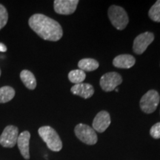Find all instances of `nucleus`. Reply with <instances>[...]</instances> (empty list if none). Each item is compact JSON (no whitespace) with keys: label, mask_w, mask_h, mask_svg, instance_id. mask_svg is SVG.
Instances as JSON below:
<instances>
[{"label":"nucleus","mask_w":160,"mask_h":160,"mask_svg":"<svg viewBox=\"0 0 160 160\" xmlns=\"http://www.w3.org/2000/svg\"><path fill=\"white\" fill-rule=\"evenodd\" d=\"M30 28L42 39L57 42L62 37L63 31L58 22L47 16L36 13L28 20Z\"/></svg>","instance_id":"obj_1"},{"label":"nucleus","mask_w":160,"mask_h":160,"mask_svg":"<svg viewBox=\"0 0 160 160\" xmlns=\"http://www.w3.org/2000/svg\"><path fill=\"white\" fill-rule=\"evenodd\" d=\"M38 133L51 151L59 152L62 148V142L57 132L53 128L42 126L38 130Z\"/></svg>","instance_id":"obj_2"},{"label":"nucleus","mask_w":160,"mask_h":160,"mask_svg":"<svg viewBox=\"0 0 160 160\" xmlns=\"http://www.w3.org/2000/svg\"><path fill=\"white\" fill-rule=\"evenodd\" d=\"M108 13L112 25L119 31L125 29L128 24V17L123 8L112 5L109 8Z\"/></svg>","instance_id":"obj_3"},{"label":"nucleus","mask_w":160,"mask_h":160,"mask_svg":"<svg viewBox=\"0 0 160 160\" xmlns=\"http://www.w3.org/2000/svg\"><path fill=\"white\" fill-rule=\"evenodd\" d=\"M160 101L159 93L155 90H150L142 96L140 100V108L145 113H152L157 108Z\"/></svg>","instance_id":"obj_4"},{"label":"nucleus","mask_w":160,"mask_h":160,"mask_svg":"<svg viewBox=\"0 0 160 160\" xmlns=\"http://www.w3.org/2000/svg\"><path fill=\"white\" fill-rule=\"evenodd\" d=\"M75 134L80 141L83 143L88 145H95L97 142V133L93 128L85 125V124L80 123L75 127Z\"/></svg>","instance_id":"obj_5"},{"label":"nucleus","mask_w":160,"mask_h":160,"mask_svg":"<svg viewBox=\"0 0 160 160\" xmlns=\"http://www.w3.org/2000/svg\"><path fill=\"white\" fill-rule=\"evenodd\" d=\"M19 129L14 125H8L0 136V145L4 148H13L17 145Z\"/></svg>","instance_id":"obj_6"},{"label":"nucleus","mask_w":160,"mask_h":160,"mask_svg":"<svg viewBox=\"0 0 160 160\" xmlns=\"http://www.w3.org/2000/svg\"><path fill=\"white\" fill-rule=\"evenodd\" d=\"M122 82V78L121 75L117 72H110L104 74L100 79L101 88L105 92L114 91L118 85Z\"/></svg>","instance_id":"obj_7"},{"label":"nucleus","mask_w":160,"mask_h":160,"mask_svg":"<svg viewBox=\"0 0 160 160\" xmlns=\"http://www.w3.org/2000/svg\"><path fill=\"white\" fill-rule=\"evenodd\" d=\"M154 40V35L151 32H145L138 35L133 41V51L138 55L142 54Z\"/></svg>","instance_id":"obj_8"},{"label":"nucleus","mask_w":160,"mask_h":160,"mask_svg":"<svg viewBox=\"0 0 160 160\" xmlns=\"http://www.w3.org/2000/svg\"><path fill=\"white\" fill-rule=\"evenodd\" d=\"M78 4V0H55L53 7L58 14L70 15L74 13Z\"/></svg>","instance_id":"obj_9"},{"label":"nucleus","mask_w":160,"mask_h":160,"mask_svg":"<svg viewBox=\"0 0 160 160\" xmlns=\"http://www.w3.org/2000/svg\"><path fill=\"white\" fill-rule=\"evenodd\" d=\"M111 125V117L108 112L102 111L99 112L93 121V129L99 133H103Z\"/></svg>","instance_id":"obj_10"},{"label":"nucleus","mask_w":160,"mask_h":160,"mask_svg":"<svg viewBox=\"0 0 160 160\" xmlns=\"http://www.w3.org/2000/svg\"><path fill=\"white\" fill-rule=\"evenodd\" d=\"M30 139H31V133H30V132L25 131L19 134L17 142L20 153H21L24 159L26 160H28L30 159Z\"/></svg>","instance_id":"obj_11"},{"label":"nucleus","mask_w":160,"mask_h":160,"mask_svg":"<svg viewBox=\"0 0 160 160\" xmlns=\"http://www.w3.org/2000/svg\"><path fill=\"white\" fill-rule=\"evenodd\" d=\"M71 91L73 94L79 96L84 99H88L94 93L93 86L88 83H80L75 85L71 88Z\"/></svg>","instance_id":"obj_12"},{"label":"nucleus","mask_w":160,"mask_h":160,"mask_svg":"<svg viewBox=\"0 0 160 160\" xmlns=\"http://www.w3.org/2000/svg\"><path fill=\"white\" fill-rule=\"evenodd\" d=\"M135 58L130 54L119 55L113 60V65L118 68H131L135 65Z\"/></svg>","instance_id":"obj_13"},{"label":"nucleus","mask_w":160,"mask_h":160,"mask_svg":"<svg viewBox=\"0 0 160 160\" xmlns=\"http://www.w3.org/2000/svg\"><path fill=\"white\" fill-rule=\"evenodd\" d=\"M20 79L27 88L34 90L37 87V80L34 75L28 70H23L20 73Z\"/></svg>","instance_id":"obj_14"},{"label":"nucleus","mask_w":160,"mask_h":160,"mask_svg":"<svg viewBox=\"0 0 160 160\" xmlns=\"http://www.w3.org/2000/svg\"><path fill=\"white\" fill-rule=\"evenodd\" d=\"M99 64L96 59L91 58H85L81 59L78 63V67L83 71H93L99 68Z\"/></svg>","instance_id":"obj_15"},{"label":"nucleus","mask_w":160,"mask_h":160,"mask_svg":"<svg viewBox=\"0 0 160 160\" xmlns=\"http://www.w3.org/2000/svg\"><path fill=\"white\" fill-rule=\"evenodd\" d=\"M15 90L10 86L0 88V103L8 102L15 97Z\"/></svg>","instance_id":"obj_16"},{"label":"nucleus","mask_w":160,"mask_h":160,"mask_svg":"<svg viewBox=\"0 0 160 160\" xmlns=\"http://www.w3.org/2000/svg\"><path fill=\"white\" fill-rule=\"evenodd\" d=\"M86 77L85 71H82L80 69L73 70L68 73V79L70 82L72 83H74L75 85L82 83Z\"/></svg>","instance_id":"obj_17"},{"label":"nucleus","mask_w":160,"mask_h":160,"mask_svg":"<svg viewBox=\"0 0 160 160\" xmlns=\"http://www.w3.org/2000/svg\"><path fill=\"white\" fill-rule=\"evenodd\" d=\"M148 16L150 19L153 21L160 22V0L156 2V3L149 10Z\"/></svg>","instance_id":"obj_18"},{"label":"nucleus","mask_w":160,"mask_h":160,"mask_svg":"<svg viewBox=\"0 0 160 160\" xmlns=\"http://www.w3.org/2000/svg\"><path fill=\"white\" fill-rule=\"evenodd\" d=\"M8 20V13L7 9L2 4H0V30H2L6 25Z\"/></svg>","instance_id":"obj_19"},{"label":"nucleus","mask_w":160,"mask_h":160,"mask_svg":"<svg viewBox=\"0 0 160 160\" xmlns=\"http://www.w3.org/2000/svg\"><path fill=\"white\" fill-rule=\"evenodd\" d=\"M150 134L153 139H160V122L156 123L150 130Z\"/></svg>","instance_id":"obj_20"},{"label":"nucleus","mask_w":160,"mask_h":160,"mask_svg":"<svg viewBox=\"0 0 160 160\" xmlns=\"http://www.w3.org/2000/svg\"><path fill=\"white\" fill-rule=\"evenodd\" d=\"M7 50L8 48L5 44L0 42V52H6L7 51Z\"/></svg>","instance_id":"obj_21"},{"label":"nucleus","mask_w":160,"mask_h":160,"mask_svg":"<svg viewBox=\"0 0 160 160\" xmlns=\"http://www.w3.org/2000/svg\"><path fill=\"white\" fill-rule=\"evenodd\" d=\"M115 91H117V92H118V91H119V89H118V88H116V89H115Z\"/></svg>","instance_id":"obj_22"},{"label":"nucleus","mask_w":160,"mask_h":160,"mask_svg":"<svg viewBox=\"0 0 160 160\" xmlns=\"http://www.w3.org/2000/svg\"><path fill=\"white\" fill-rule=\"evenodd\" d=\"M0 77H1V70H0Z\"/></svg>","instance_id":"obj_23"}]
</instances>
